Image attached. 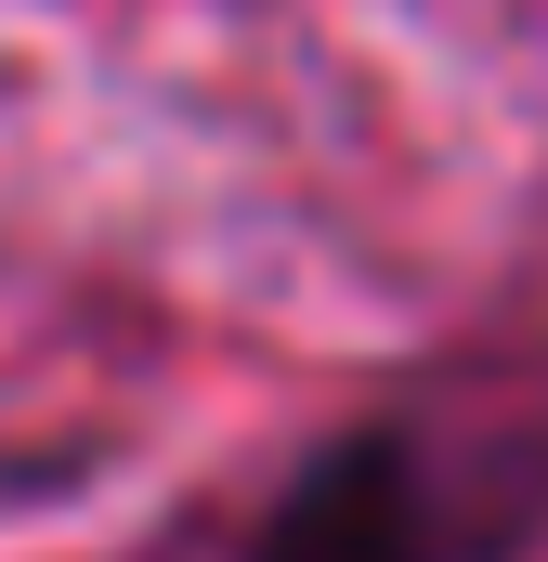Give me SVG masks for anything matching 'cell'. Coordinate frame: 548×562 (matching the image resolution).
<instances>
[{
    "instance_id": "obj_1",
    "label": "cell",
    "mask_w": 548,
    "mask_h": 562,
    "mask_svg": "<svg viewBox=\"0 0 548 562\" xmlns=\"http://www.w3.org/2000/svg\"><path fill=\"white\" fill-rule=\"evenodd\" d=\"M548 537V406H379L274 484L249 562H510Z\"/></svg>"
}]
</instances>
